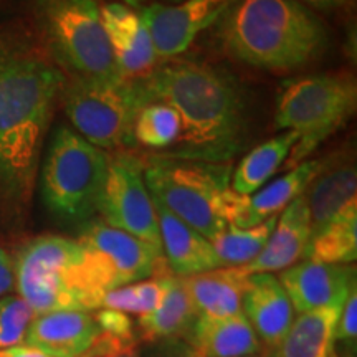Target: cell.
<instances>
[{
	"instance_id": "4fadbf2b",
	"label": "cell",
	"mask_w": 357,
	"mask_h": 357,
	"mask_svg": "<svg viewBox=\"0 0 357 357\" xmlns=\"http://www.w3.org/2000/svg\"><path fill=\"white\" fill-rule=\"evenodd\" d=\"M324 159H307L253 195L229 192L225 200V220L238 229H252L268 218L280 215L298 195L305 194L312 178L323 169Z\"/></svg>"
},
{
	"instance_id": "8d00e7d4",
	"label": "cell",
	"mask_w": 357,
	"mask_h": 357,
	"mask_svg": "<svg viewBox=\"0 0 357 357\" xmlns=\"http://www.w3.org/2000/svg\"><path fill=\"white\" fill-rule=\"evenodd\" d=\"M124 2H126L128 7H139L146 2V0H124Z\"/></svg>"
},
{
	"instance_id": "277c9868",
	"label": "cell",
	"mask_w": 357,
	"mask_h": 357,
	"mask_svg": "<svg viewBox=\"0 0 357 357\" xmlns=\"http://www.w3.org/2000/svg\"><path fill=\"white\" fill-rule=\"evenodd\" d=\"M15 287L35 314L96 311L108 293L91 253L78 240L38 236L20 250Z\"/></svg>"
},
{
	"instance_id": "f35d334b",
	"label": "cell",
	"mask_w": 357,
	"mask_h": 357,
	"mask_svg": "<svg viewBox=\"0 0 357 357\" xmlns=\"http://www.w3.org/2000/svg\"><path fill=\"white\" fill-rule=\"evenodd\" d=\"M247 357H266V356H260V354H257V356H247Z\"/></svg>"
},
{
	"instance_id": "836d02e7",
	"label": "cell",
	"mask_w": 357,
	"mask_h": 357,
	"mask_svg": "<svg viewBox=\"0 0 357 357\" xmlns=\"http://www.w3.org/2000/svg\"><path fill=\"white\" fill-rule=\"evenodd\" d=\"M0 357H52V356H48L47 352L40 349H35V347L19 344V346L6 347V349H0Z\"/></svg>"
},
{
	"instance_id": "d6a6232c",
	"label": "cell",
	"mask_w": 357,
	"mask_h": 357,
	"mask_svg": "<svg viewBox=\"0 0 357 357\" xmlns=\"http://www.w3.org/2000/svg\"><path fill=\"white\" fill-rule=\"evenodd\" d=\"M15 288V261L0 247V298L7 296Z\"/></svg>"
},
{
	"instance_id": "603a6c76",
	"label": "cell",
	"mask_w": 357,
	"mask_h": 357,
	"mask_svg": "<svg viewBox=\"0 0 357 357\" xmlns=\"http://www.w3.org/2000/svg\"><path fill=\"white\" fill-rule=\"evenodd\" d=\"M344 303L301 312L266 357H334V333Z\"/></svg>"
},
{
	"instance_id": "7c38bea8",
	"label": "cell",
	"mask_w": 357,
	"mask_h": 357,
	"mask_svg": "<svg viewBox=\"0 0 357 357\" xmlns=\"http://www.w3.org/2000/svg\"><path fill=\"white\" fill-rule=\"evenodd\" d=\"M230 0H182L176 6L151 3L139 13L159 60H174L187 52L204 30L211 29Z\"/></svg>"
},
{
	"instance_id": "e0dca14e",
	"label": "cell",
	"mask_w": 357,
	"mask_h": 357,
	"mask_svg": "<svg viewBox=\"0 0 357 357\" xmlns=\"http://www.w3.org/2000/svg\"><path fill=\"white\" fill-rule=\"evenodd\" d=\"M311 240L310 208L306 195L301 194L278 215L270 238L255 260L242 266L247 275L276 273L298 263L305 257Z\"/></svg>"
},
{
	"instance_id": "30bf717a",
	"label": "cell",
	"mask_w": 357,
	"mask_h": 357,
	"mask_svg": "<svg viewBox=\"0 0 357 357\" xmlns=\"http://www.w3.org/2000/svg\"><path fill=\"white\" fill-rule=\"evenodd\" d=\"M98 212L102 222L162 252L158 213L142 174V162L132 154L109 155L108 177Z\"/></svg>"
},
{
	"instance_id": "d6986e66",
	"label": "cell",
	"mask_w": 357,
	"mask_h": 357,
	"mask_svg": "<svg viewBox=\"0 0 357 357\" xmlns=\"http://www.w3.org/2000/svg\"><path fill=\"white\" fill-rule=\"evenodd\" d=\"M311 236L352 205H357V169L349 155L324 159L323 169L305 190Z\"/></svg>"
},
{
	"instance_id": "3957f363",
	"label": "cell",
	"mask_w": 357,
	"mask_h": 357,
	"mask_svg": "<svg viewBox=\"0 0 357 357\" xmlns=\"http://www.w3.org/2000/svg\"><path fill=\"white\" fill-rule=\"evenodd\" d=\"M213 29L227 55L270 71L301 68L328 42L323 20L300 0H230Z\"/></svg>"
},
{
	"instance_id": "52a82bcc",
	"label": "cell",
	"mask_w": 357,
	"mask_h": 357,
	"mask_svg": "<svg viewBox=\"0 0 357 357\" xmlns=\"http://www.w3.org/2000/svg\"><path fill=\"white\" fill-rule=\"evenodd\" d=\"M109 155L66 126L53 134L42 169V197L61 220L82 222L93 217L108 177Z\"/></svg>"
},
{
	"instance_id": "ba28073f",
	"label": "cell",
	"mask_w": 357,
	"mask_h": 357,
	"mask_svg": "<svg viewBox=\"0 0 357 357\" xmlns=\"http://www.w3.org/2000/svg\"><path fill=\"white\" fill-rule=\"evenodd\" d=\"M61 100L75 131L100 149H118L134 141V121L142 106L137 79L75 77L66 82Z\"/></svg>"
},
{
	"instance_id": "74e56055",
	"label": "cell",
	"mask_w": 357,
	"mask_h": 357,
	"mask_svg": "<svg viewBox=\"0 0 357 357\" xmlns=\"http://www.w3.org/2000/svg\"><path fill=\"white\" fill-rule=\"evenodd\" d=\"M167 2H172V3H178V2H182V0H167Z\"/></svg>"
},
{
	"instance_id": "4316f807",
	"label": "cell",
	"mask_w": 357,
	"mask_h": 357,
	"mask_svg": "<svg viewBox=\"0 0 357 357\" xmlns=\"http://www.w3.org/2000/svg\"><path fill=\"white\" fill-rule=\"evenodd\" d=\"M276 220H278V215L268 218L252 229L227 225L225 230L211 240L220 268L245 266L255 260L270 238Z\"/></svg>"
},
{
	"instance_id": "4dcf8cb0",
	"label": "cell",
	"mask_w": 357,
	"mask_h": 357,
	"mask_svg": "<svg viewBox=\"0 0 357 357\" xmlns=\"http://www.w3.org/2000/svg\"><path fill=\"white\" fill-rule=\"evenodd\" d=\"M341 346L346 351V357H356L357 347V287L351 289L346 298L341 314H339L336 333H334V347Z\"/></svg>"
},
{
	"instance_id": "9c48e42d",
	"label": "cell",
	"mask_w": 357,
	"mask_h": 357,
	"mask_svg": "<svg viewBox=\"0 0 357 357\" xmlns=\"http://www.w3.org/2000/svg\"><path fill=\"white\" fill-rule=\"evenodd\" d=\"M38 17L58 60L77 78H124L96 0H38Z\"/></svg>"
},
{
	"instance_id": "7402d4cb",
	"label": "cell",
	"mask_w": 357,
	"mask_h": 357,
	"mask_svg": "<svg viewBox=\"0 0 357 357\" xmlns=\"http://www.w3.org/2000/svg\"><path fill=\"white\" fill-rule=\"evenodd\" d=\"M187 336L197 357H247L263 349L243 312L229 318L199 316Z\"/></svg>"
},
{
	"instance_id": "8992f818",
	"label": "cell",
	"mask_w": 357,
	"mask_h": 357,
	"mask_svg": "<svg viewBox=\"0 0 357 357\" xmlns=\"http://www.w3.org/2000/svg\"><path fill=\"white\" fill-rule=\"evenodd\" d=\"M357 108L354 78L344 75H316L284 83L276 102L275 123L298 134L284 166L296 167L344 126Z\"/></svg>"
},
{
	"instance_id": "ac0fdd59",
	"label": "cell",
	"mask_w": 357,
	"mask_h": 357,
	"mask_svg": "<svg viewBox=\"0 0 357 357\" xmlns=\"http://www.w3.org/2000/svg\"><path fill=\"white\" fill-rule=\"evenodd\" d=\"M242 307L245 318L268 349L278 346L294 319L291 301L273 273L248 275Z\"/></svg>"
},
{
	"instance_id": "d590c367",
	"label": "cell",
	"mask_w": 357,
	"mask_h": 357,
	"mask_svg": "<svg viewBox=\"0 0 357 357\" xmlns=\"http://www.w3.org/2000/svg\"><path fill=\"white\" fill-rule=\"evenodd\" d=\"M82 357H137V349H129V351L118 352V354H109V356H98V354H93V352L88 351L86 354Z\"/></svg>"
},
{
	"instance_id": "cb8c5ba5",
	"label": "cell",
	"mask_w": 357,
	"mask_h": 357,
	"mask_svg": "<svg viewBox=\"0 0 357 357\" xmlns=\"http://www.w3.org/2000/svg\"><path fill=\"white\" fill-rule=\"evenodd\" d=\"M296 141V132L283 131L250 151L236 166L230 178V189L240 195H253L260 190L287 162Z\"/></svg>"
},
{
	"instance_id": "6da1fadb",
	"label": "cell",
	"mask_w": 357,
	"mask_h": 357,
	"mask_svg": "<svg viewBox=\"0 0 357 357\" xmlns=\"http://www.w3.org/2000/svg\"><path fill=\"white\" fill-rule=\"evenodd\" d=\"M66 82L47 52L0 32V195L17 207L32 197L45 134Z\"/></svg>"
},
{
	"instance_id": "5b68a950",
	"label": "cell",
	"mask_w": 357,
	"mask_h": 357,
	"mask_svg": "<svg viewBox=\"0 0 357 357\" xmlns=\"http://www.w3.org/2000/svg\"><path fill=\"white\" fill-rule=\"evenodd\" d=\"M151 197L207 240L227 229L225 200L229 195L230 162L213 164L153 155L142 164Z\"/></svg>"
},
{
	"instance_id": "60d3db41",
	"label": "cell",
	"mask_w": 357,
	"mask_h": 357,
	"mask_svg": "<svg viewBox=\"0 0 357 357\" xmlns=\"http://www.w3.org/2000/svg\"><path fill=\"white\" fill-rule=\"evenodd\" d=\"M194 357H197V356H194Z\"/></svg>"
},
{
	"instance_id": "e575fe53",
	"label": "cell",
	"mask_w": 357,
	"mask_h": 357,
	"mask_svg": "<svg viewBox=\"0 0 357 357\" xmlns=\"http://www.w3.org/2000/svg\"><path fill=\"white\" fill-rule=\"evenodd\" d=\"M301 3H311V6H319V7H329V6H337V3L346 2V0H300Z\"/></svg>"
},
{
	"instance_id": "484cf974",
	"label": "cell",
	"mask_w": 357,
	"mask_h": 357,
	"mask_svg": "<svg viewBox=\"0 0 357 357\" xmlns=\"http://www.w3.org/2000/svg\"><path fill=\"white\" fill-rule=\"evenodd\" d=\"M305 260L352 265L357 260V205L347 208L312 235Z\"/></svg>"
},
{
	"instance_id": "5bb4252c",
	"label": "cell",
	"mask_w": 357,
	"mask_h": 357,
	"mask_svg": "<svg viewBox=\"0 0 357 357\" xmlns=\"http://www.w3.org/2000/svg\"><path fill=\"white\" fill-rule=\"evenodd\" d=\"M278 280L294 312L301 314L334 303H344L356 287V266L303 260L281 271Z\"/></svg>"
},
{
	"instance_id": "7a4b0ae2",
	"label": "cell",
	"mask_w": 357,
	"mask_h": 357,
	"mask_svg": "<svg viewBox=\"0 0 357 357\" xmlns=\"http://www.w3.org/2000/svg\"><path fill=\"white\" fill-rule=\"evenodd\" d=\"M139 88L142 105L166 102L181 118V137L164 158L222 164L243 149L245 98L227 70L205 61L172 60L151 71Z\"/></svg>"
},
{
	"instance_id": "44dd1931",
	"label": "cell",
	"mask_w": 357,
	"mask_h": 357,
	"mask_svg": "<svg viewBox=\"0 0 357 357\" xmlns=\"http://www.w3.org/2000/svg\"><path fill=\"white\" fill-rule=\"evenodd\" d=\"M247 280L248 275L242 266H234L184 276L182 283L199 316L229 318L243 312L242 303Z\"/></svg>"
},
{
	"instance_id": "83f0119b",
	"label": "cell",
	"mask_w": 357,
	"mask_h": 357,
	"mask_svg": "<svg viewBox=\"0 0 357 357\" xmlns=\"http://www.w3.org/2000/svg\"><path fill=\"white\" fill-rule=\"evenodd\" d=\"M182 132L181 118L166 102L147 101L141 106L134 121L132 136L134 141L159 151L160 154H167L177 144Z\"/></svg>"
},
{
	"instance_id": "d4e9b609",
	"label": "cell",
	"mask_w": 357,
	"mask_h": 357,
	"mask_svg": "<svg viewBox=\"0 0 357 357\" xmlns=\"http://www.w3.org/2000/svg\"><path fill=\"white\" fill-rule=\"evenodd\" d=\"M197 318L199 314L192 305L182 278L172 275L160 306L149 314L139 316L137 328L144 341L154 342L158 339L184 336V334L187 336Z\"/></svg>"
},
{
	"instance_id": "8fae6325",
	"label": "cell",
	"mask_w": 357,
	"mask_h": 357,
	"mask_svg": "<svg viewBox=\"0 0 357 357\" xmlns=\"http://www.w3.org/2000/svg\"><path fill=\"white\" fill-rule=\"evenodd\" d=\"M78 242L91 253L108 291L136 281L172 275L162 252L102 220L88 223Z\"/></svg>"
},
{
	"instance_id": "ab89813d",
	"label": "cell",
	"mask_w": 357,
	"mask_h": 357,
	"mask_svg": "<svg viewBox=\"0 0 357 357\" xmlns=\"http://www.w3.org/2000/svg\"><path fill=\"white\" fill-rule=\"evenodd\" d=\"M334 357H337V354H336V356H334Z\"/></svg>"
},
{
	"instance_id": "f1b7e54d",
	"label": "cell",
	"mask_w": 357,
	"mask_h": 357,
	"mask_svg": "<svg viewBox=\"0 0 357 357\" xmlns=\"http://www.w3.org/2000/svg\"><path fill=\"white\" fill-rule=\"evenodd\" d=\"M172 275L155 276L126 287L111 289L102 298V306L108 310L121 311L126 314L144 316L158 310L167 293L169 280Z\"/></svg>"
},
{
	"instance_id": "2e32d148",
	"label": "cell",
	"mask_w": 357,
	"mask_h": 357,
	"mask_svg": "<svg viewBox=\"0 0 357 357\" xmlns=\"http://www.w3.org/2000/svg\"><path fill=\"white\" fill-rule=\"evenodd\" d=\"M101 22L123 77L146 78L159 58L139 13L126 3L111 2L101 7Z\"/></svg>"
},
{
	"instance_id": "f546056e",
	"label": "cell",
	"mask_w": 357,
	"mask_h": 357,
	"mask_svg": "<svg viewBox=\"0 0 357 357\" xmlns=\"http://www.w3.org/2000/svg\"><path fill=\"white\" fill-rule=\"evenodd\" d=\"M35 312L20 296L0 298V349L19 346Z\"/></svg>"
},
{
	"instance_id": "9a60e30c",
	"label": "cell",
	"mask_w": 357,
	"mask_h": 357,
	"mask_svg": "<svg viewBox=\"0 0 357 357\" xmlns=\"http://www.w3.org/2000/svg\"><path fill=\"white\" fill-rule=\"evenodd\" d=\"M100 334L95 312L53 311L35 314L22 342L52 357H82L91 349Z\"/></svg>"
},
{
	"instance_id": "ffe728a7",
	"label": "cell",
	"mask_w": 357,
	"mask_h": 357,
	"mask_svg": "<svg viewBox=\"0 0 357 357\" xmlns=\"http://www.w3.org/2000/svg\"><path fill=\"white\" fill-rule=\"evenodd\" d=\"M154 207L158 213L162 253L174 276L184 278L220 268L211 240L169 212L158 200H154Z\"/></svg>"
},
{
	"instance_id": "1f68e13d",
	"label": "cell",
	"mask_w": 357,
	"mask_h": 357,
	"mask_svg": "<svg viewBox=\"0 0 357 357\" xmlns=\"http://www.w3.org/2000/svg\"><path fill=\"white\" fill-rule=\"evenodd\" d=\"M95 318L100 324V329L102 334L108 336L124 339V341H134V329L132 321L129 319L126 312L114 311V310H100L95 312Z\"/></svg>"
}]
</instances>
